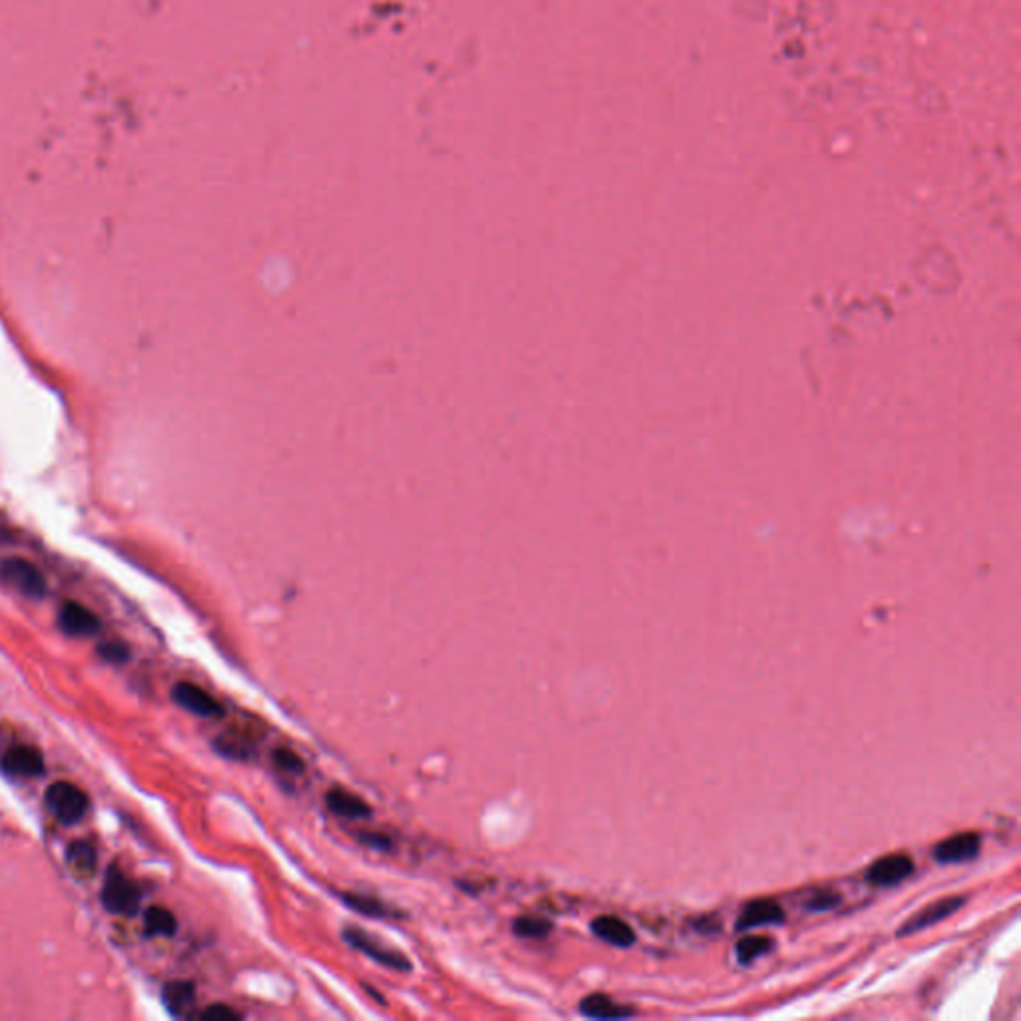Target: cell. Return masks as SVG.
Listing matches in <instances>:
<instances>
[{"mask_svg": "<svg viewBox=\"0 0 1021 1021\" xmlns=\"http://www.w3.org/2000/svg\"><path fill=\"white\" fill-rule=\"evenodd\" d=\"M200 1018H202V1020H206V1021H240V1020H242V1016H240V1014H238V1012H236V1010H232V1008H230V1006H224V1004H214V1006H210V1008H206V1010H204V1012H202V1014H200Z\"/></svg>", "mask_w": 1021, "mask_h": 1021, "instance_id": "23", "label": "cell"}, {"mask_svg": "<svg viewBox=\"0 0 1021 1021\" xmlns=\"http://www.w3.org/2000/svg\"><path fill=\"white\" fill-rule=\"evenodd\" d=\"M357 838L365 846H371V848H377V850H389L391 848V840L385 834H379V832H363Z\"/></svg>", "mask_w": 1021, "mask_h": 1021, "instance_id": "25", "label": "cell"}, {"mask_svg": "<svg viewBox=\"0 0 1021 1021\" xmlns=\"http://www.w3.org/2000/svg\"><path fill=\"white\" fill-rule=\"evenodd\" d=\"M581 1014L593 1020H623L635 1016V1010L613 1002L605 994H593L581 1002Z\"/></svg>", "mask_w": 1021, "mask_h": 1021, "instance_id": "15", "label": "cell"}, {"mask_svg": "<svg viewBox=\"0 0 1021 1021\" xmlns=\"http://www.w3.org/2000/svg\"><path fill=\"white\" fill-rule=\"evenodd\" d=\"M140 890L128 880L116 866L108 868L104 888H102V904L108 912L118 916H134L140 910Z\"/></svg>", "mask_w": 1021, "mask_h": 1021, "instance_id": "2", "label": "cell"}, {"mask_svg": "<svg viewBox=\"0 0 1021 1021\" xmlns=\"http://www.w3.org/2000/svg\"><path fill=\"white\" fill-rule=\"evenodd\" d=\"M966 904V898H958V896H950V898H944V900H938L930 906H926L924 910H920L916 916H912L900 930V936H906V934H914V932H920L924 928H930L946 918H950L954 912H958L962 906Z\"/></svg>", "mask_w": 1021, "mask_h": 1021, "instance_id": "10", "label": "cell"}, {"mask_svg": "<svg viewBox=\"0 0 1021 1021\" xmlns=\"http://www.w3.org/2000/svg\"><path fill=\"white\" fill-rule=\"evenodd\" d=\"M341 900L357 914L361 916H367V918H403L399 912H395L391 906H387L385 902L373 898V896H365V894H351V892H345L341 896Z\"/></svg>", "mask_w": 1021, "mask_h": 1021, "instance_id": "17", "label": "cell"}, {"mask_svg": "<svg viewBox=\"0 0 1021 1021\" xmlns=\"http://www.w3.org/2000/svg\"><path fill=\"white\" fill-rule=\"evenodd\" d=\"M46 806L54 814V818L66 826L80 822L88 808V796L70 782H54L46 790Z\"/></svg>", "mask_w": 1021, "mask_h": 1021, "instance_id": "1", "label": "cell"}, {"mask_svg": "<svg viewBox=\"0 0 1021 1021\" xmlns=\"http://www.w3.org/2000/svg\"><path fill=\"white\" fill-rule=\"evenodd\" d=\"M2 770L10 776H18V778L40 776L44 772V758L34 746L18 744L4 752Z\"/></svg>", "mask_w": 1021, "mask_h": 1021, "instance_id": "9", "label": "cell"}, {"mask_svg": "<svg viewBox=\"0 0 1021 1021\" xmlns=\"http://www.w3.org/2000/svg\"><path fill=\"white\" fill-rule=\"evenodd\" d=\"M326 804L334 814L343 816V818L359 820V818L371 816V806L361 796H357L349 790H343V788H332L326 794Z\"/></svg>", "mask_w": 1021, "mask_h": 1021, "instance_id": "12", "label": "cell"}, {"mask_svg": "<svg viewBox=\"0 0 1021 1021\" xmlns=\"http://www.w3.org/2000/svg\"><path fill=\"white\" fill-rule=\"evenodd\" d=\"M591 930L601 940L619 948H629L635 944L633 928L617 916H599L597 920L591 922Z\"/></svg>", "mask_w": 1021, "mask_h": 1021, "instance_id": "13", "label": "cell"}, {"mask_svg": "<svg viewBox=\"0 0 1021 1021\" xmlns=\"http://www.w3.org/2000/svg\"><path fill=\"white\" fill-rule=\"evenodd\" d=\"M172 700L184 710L202 718H214L224 714L222 704L210 692L192 682H178L172 688Z\"/></svg>", "mask_w": 1021, "mask_h": 1021, "instance_id": "5", "label": "cell"}, {"mask_svg": "<svg viewBox=\"0 0 1021 1021\" xmlns=\"http://www.w3.org/2000/svg\"><path fill=\"white\" fill-rule=\"evenodd\" d=\"M144 928L148 936H162L170 938L178 930V922L174 914L162 906H150L144 914Z\"/></svg>", "mask_w": 1021, "mask_h": 1021, "instance_id": "18", "label": "cell"}, {"mask_svg": "<svg viewBox=\"0 0 1021 1021\" xmlns=\"http://www.w3.org/2000/svg\"><path fill=\"white\" fill-rule=\"evenodd\" d=\"M162 1002L174 1018H188L196 1006V990L190 982H172L164 988Z\"/></svg>", "mask_w": 1021, "mask_h": 1021, "instance_id": "14", "label": "cell"}, {"mask_svg": "<svg viewBox=\"0 0 1021 1021\" xmlns=\"http://www.w3.org/2000/svg\"><path fill=\"white\" fill-rule=\"evenodd\" d=\"M272 760H274L276 768H280L288 774H304L306 772V762L302 760V756L288 748H276L272 754Z\"/></svg>", "mask_w": 1021, "mask_h": 1021, "instance_id": "22", "label": "cell"}, {"mask_svg": "<svg viewBox=\"0 0 1021 1021\" xmlns=\"http://www.w3.org/2000/svg\"><path fill=\"white\" fill-rule=\"evenodd\" d=\"M96 850L88 842H74L66 850V864L74 872V876L88 880L96 872Z\"/></svg>", "mask_w": 1021, "mask_h": 1021, "instance_id": "16", "label": "cell"}, {"mask_svg": "<svg viewBox=\"0 0 1021 1021\" xmlns=\"http://www.w3.org/2000/svg\"><path fill=\"white\" fill-rule=\"evenodd\" d=\"M912 872H914L912 858H908L904 854H890V856L878 858L868 868V882L872 886L890 888V886H896V884L904 882L906 878H910Z\"/></svg>", "mask_w": 1021, "mask_h": 1021, "instance_id": "6", "label": "cell"}, {"mask_svg": "<svg viewBox=\"0 0 1021 1021\" xmlns=\"http://www.w3.org/2000/svg\"><path fill=\"white\" fill-rule=\"evenodd\" d=\"M774 948V940L766 936H746L736 944V958L740 964H752L756 958L768 954Z\"/></svg>", "mask_w": 1021, "mask_h": 1021, "instance_id": "19", "label": "cell"}, {"mask_svg": "<svg viewBox=\"0 0 1021 1021\" xmlns=\"http://www.w3.org/2000/svg\"><path fill=\"white\" fill-rule=\"evenodd\" d=\"M0 579L26 599H42L46 595L44 575L28 561L10 557L0 563Z\"/></svg>", "mask_w": 1021, "mask_h": 1021, "instance_id": "3", "label": "cell"}, {"mask_svg": "<svg viewBox=\"0 0 1021 1021\" xmlns=\"http://www.w3.org/2000/svg\"><path fill=\"white\" fill-rule=\"evenodd\" d=\"M838 902H840V898L836 894H816V898L808 904V908L816 910V912H822V910H830Z\"/></svg>", "mask_w": 1021, "mask_h": 1021, "instance_id": "26", "label": "cell"}, {"mask_svg": "<svg viewBox=\"0 0 1021 1021\" xmlns=\"http://www.w3.org/2000/svg\"><path fill=\"white\" fill-rule=\"evenodd\" d=\"M343 940L355 948L357 952L365 954L367 958H371L373 962L389 968V970H397V972H409L411 970V962L407 960V956H403L401 952L393 950V948H387L381 944V940L373 938L371 934L363 932V930H357V928H347L343 930Z\"/></svg>", "mask_w": 1021, "mask_h": 1021, "instance_id": "4", "label": "cell"}, {"mask_svg": "<svg viewBox=\"0 0 1021 1021\" xmlns=\"http://www.w3.org/2000/svg\"><path fill=\"white\" fill-rule=\"evenodd\" d=\"M216 750L228 758H234V760H246L250 758L252 754V746H250V740H246L244 736L236 734V732H228V734H222L216 742H214Z\"/></svg>", "mask_w": 1021, "mask_h": 1021, "instance_id": "20", "label": "cell"}, {"mask_svg": "<svg viewBox=\"0 0 1021 1021\" xmlns=\"http://www.w3.org/2000/svg\"><path fill=\"white\" fill-rule=\"evenodd\" d=\"M551 930H553V924L549 920H545V918H539V916H521L513 924V932L517 936L531 938V940L545 938V936H549Z\"/></svg>", "mask_w": 1021, "mask_h": 1021, "instance_id": "21", "label": "cell"}, {"mask_svg": "<svg viewBox=\"0 0 1021 1021\" xmlns=\"http://www.w3.org/2000/svg\"><path fill=\"white\" fill-rule=\"evenodd\" d=\"M98 655L108 663H122L128 659V649L120 643H104L98 647Z\"/></svg>", "mask_w": 1021, "mask_h": 1021, "instance_id": "24", "label": "cell"}, {"mask_svg": "<svg viewBox=\"0 0 1021 1021\" xmlns=\"http://www.w3.org/2000/svg\"><path fill=\"white\" fill-rule=\"evenodd\" d=\"M58 625L68 637H94L100 631L98 617L74 601H68L60 607Z\"/></svg>", "mask_w": 1021, "mask_h": 1021, "instance_id": "8", "label": "cell"}, {"mask_svg": "<svg viewBox=\"0 0 1021 1021\" xmlns=\"http://www.w3.org/2000/svg\"><path fill=\"white\" fill-rule=\"evenodd\" d=\"M784 910L776 900L770 898H758L748 902L738 918V930H750L758 926H770L784 922Z\"/></svg>", "mask_w": 1021, "mask_h": 1021, "instance_id": "11", "label": "cell"}, {"mask_svg": "<svg viewBox=\"0 0 1021 1021\" xmlns=\"http://www.w3.org/2000/svg\"><path fill=\"white\" fill-rule=\"evenodd\" d=\"M980 846H982V840H980V836L976 832L954 834V836H950V838H946V840L936 844L934 858L940 864L968 862V860H974L980 854Z\"/></svg>", "mask_w": 1021, "mask_h": 1021, "instance_id": "7", "label": "cell"}]
</instances>
